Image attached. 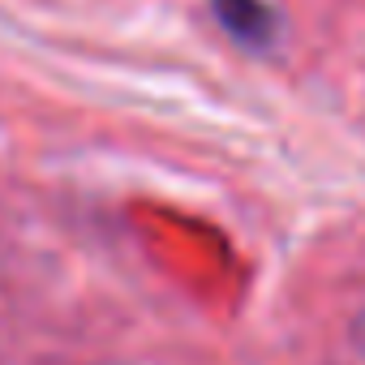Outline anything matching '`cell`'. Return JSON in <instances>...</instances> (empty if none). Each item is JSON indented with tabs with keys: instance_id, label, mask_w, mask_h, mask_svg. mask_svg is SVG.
I'll return each instance as SVG.
<instances>
[{
	"instance_id": "1",
	"label": "cell",
	"mask_w": 365,
	"mask_h": 365,
	"mask_svg": "<svg viewBox=\"0 0 365 365\" xmlns=\"http://www.w3.org/2000/svg\"><path fill=\"white\" fill-rule=\"evenodd\" d=\"M220 26L245 48H271L279 35V14L267 0H211Z\"/></svg>"
}]
</instances>
